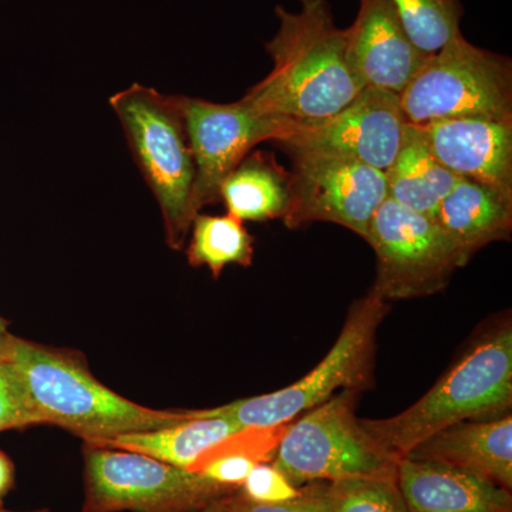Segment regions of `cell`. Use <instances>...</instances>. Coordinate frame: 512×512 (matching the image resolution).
Returning a JSON list of instances; mask_svg holds the SVG:
<instances>
[{"instance_id": "cell-3", "label": "cell", "mask_w": 512, "mask_h": 512, "mask_svg": "<svg viewBox=\"0 0 512 512\" xmlns=\"http://www.w3.org/2000/svg\"><path fill=\"white\" fill-rule=\"evenodd\" d=\"M512 326L510 316L478 330L463 355L413 406L393 417L359 419L363 429L400 460L420 441L466 420H493L511 413Z\"/></svg>"}, {"instance_id": "cell-26", "label": "cell", "mask_w": 512, "mask_h": 512, "mask_svg": "<svg viewBox=\"0 0 512 512\" xmlns=\"http://www.w3.org/2000/svg\"><path fill=\"white\" fill-rule=\"evenodd\" d=\"M35 424L36 421L13 382L12 376L0 362V433L35 426Z\"/></svg>"}, {"instance_id": "cell-6", "label": "cell", "mask_w": 512, "mask_h": 512, "mask_svg": "<svg viewBox=\"0 0 512 512\" xmlns=\"http://www.w3.org/2000/svg\"><path fill=\"white\" fill-rule=\"evenodd\" d=\"M400 106L414 126L444 119L512 121L511 59L461 33L427 56L400 94Z\"/></svg>"}, {"instance_id": "cell-1", "label": "cell", "mask_w": 512, "mask_h": 512, "mask_svg": "<svg viewBox=\"0 0 512 512\" xmlns=\"http://www.w3.org/2000/svg\"><path fill=\"white\" fill-rule=\"evenodd\" d=\"M0 362L8 369L36 424H53L96 446L113 437L144 433L188 420L130 402L111 392L72 353L37 345L6 333Z\"/></svg>"}, {"instance_id": "cell-31", "label": "cell", "mask_w": 512, "mask_h": 512, "mask_svg": "<svg viewBox=\"0 0 512 512\" xmlns=\"http://www.w3.org/2000/svg\"><path fill=\"white\" fill-rule=\"evenodd\" d=\"M8 323L5 322V319L0 316V340L5 338L6 333H8Z\"/></svg>"}, {"instance_id": "cell-32", "label": "cell", "mask_w": 512, "mask_h": 512, "mask_svg": "<svg viewBox=\"0 0 512 512\" xmlns=\"http://www.w3.org/2000/svg\"><path fill=\"white\" fill-rule=\"evenodd\" d=\"M0 512H16V511H9V510H5V508H3V507H0ZM30 512H49V511L40 510V511H30Z\"/></svg>"}, {"instance_id": "cell-20", "label": "cell", "mask_w": 512, "mask_h": 512, "mask_svg": "<svg viewBox=\"0 0 512 512\" xmlns=\"http://www.w3.org/2000/svg\"><path fill=\"white\" fill-rule=\"evenodd\" d=\"M288 175L265 153L248 154L224 178L220 201L241 221L284 218L288 207Z\"/></svg>"}, {"instance_id": "cell-19", "label": "cell", "mask_w": 512, "mask_h": 512, "mask_svg": "<svg viewBox=\"0 0 512 512\" xmlns=\"http://www.w3.org/2000/svg\"><path fill=\"white\" fill-rule=\"evenodd\" d=\"M239 429L242 426L237 421L224 417L188 416V420L174 426L144 433L123 434L96 444V447L133 451L190 471L205 451Z\"/></svg>"}, {"instance_id": "cell-8", "label": "cell", "mask_w": 512, "mask_h": 512, "mask_svg": "<svg viewBox=\"0 0 512 512\" xmlns=\"http://www.w3.org/2000/svg\"><path fill=\"white\" fill-rule=\"evenodd\" d=\"M238 488L144 454L84 446L83 512H197Z\"/></svg>"}, {"instance_id": "cell-30", "label": "cell", "mask_w": 512, "mask_h": 512, "mask_svg": "<svg viewBox=\"0 0 512 512\" xmlns=\"http://www.w3.org/2000/svg\"><path fill=\"white\" fill-rule=\"evenodd\" d=\"M15 485V466L12 460L0 450V507H3V500L10 493Z\"/></svg>"}, {"instance_id": "cell-24", "label": "cell", "mask_w": 512, "mask_h": 512, "mask_svg": "<svg viewBox=\"0 0 512 512\" xmlns=\"http://www.w3.org/2000/svg\"><path fill=\"white\" fill-rule=\"evenodd\" d=\"M288 424L269 427H242L227 439L215 444L191 467L192 473H201L208 464L221 457L244 456L256 463H271L274 460L279 441L284 436Z\"/></svg>"}, {"instance_id": "cell-15", "label": "cell", "mask_w": 512, "mask_h": 512, "mask_svg": "<svg viewBox=\"0 0 512 512\" xmlns=\"http://www.w3.org/2000/svg\"><path fill=\"white\" fill-rule=\"evenodd\" d=\"M397 485L407 512H512L510 490L436 461L400 458Z\"/></svg>"}, {"instance_id": "cell-28", "label": "cell", "mask_w": 512, "mask_h": 512, "mask_svg": "<svg viewBox=\"0 0 512 512\" xmlns=\"http://www.w3.org/2000/svg\"><path fill=\"white\" fill-rule=\"evenodd\" d=\"M256 464L258 463L249 457H221L208 464V466L201 471V474L215 481V483L231 485V487H241Z\"/></svg>"}, {"instance_id": "cell-21", "label": "cell", "mask_w": 512, "mask_h": 512, "mask_svg": "<svg viewBox=\"0 0 512 512\" xmlns=\"http://www.w3.org/2000/svg\"><path fill=\"white\" fill-rule=\"evenodd\" d=\"M187 248L188 264L207 266L215 279L228 265L249 266L254 261L255 239L244 221L231 214H197L192 220Z\"/></svg>"}, {"instance_id": "cell-23", "label": "cell", "mask_w": 512, "mask_h": 512, "mask_svg": "<svg viewBox=\"0 0 512 512\" xmlns=\"http://www.w3.org/2000/svg\"><path fill=\"white\" fill-rule=\"evenodd\" d=\"M332 512H407L396 477H353L329 483Z\"/></svg>"}, {"instance_id": "cell-11", "label": "cell", "mask_w": 512, "mask_h": 512, "mask_svg": "<svg viewBox=\"0 0 512 512\" xmlns=\"http://www.w3.org/2000/svg\"><path fill=\"white\" fill-rule=\"evenodd\" d=\"M288 228L332 222L366 239L370 221L387 198L386 173L370 165L332 156L292 157Z\"/></svg>"}, {"instance_id": "cell-13", "label": "cell", "mask_w": 512, "mask_h": 512, "mask_svg": "<svg viewBox=\"0 0 512 512\" xmlns=\"http://www.w3.org/2000/svg\"><path fill=\"white\" fill-rule=\"evenodd\" d=\"M345 39L346 59L357 79L399 96L429 56L407 35L390 0H359Z\"/></svg>"}, {"instance_id": "cell-12", "label": "cell", "mask_w": 512, "mask_h": 512, "mask_svg": "<svg viewBox=\"0 0 512 512\" xmlns=\"http://www.w3.org/2000/svg\"><path fill=\"white\" fill-rule=\"evenodd\" d=\"M183 110L195 163L192 211L220 201L224 178L252 148L274 141L288 121L264 116L247 100L220 104L195 97L177 96Z\"/></svg>"}, {"instance_id": "cell-2", "label": "cell", "mask_w": 512, "mask_h": 512, "mask_svg": "<svg viewBox=\"0 0 512 512\" xmlns=\"http://www.w3.org/2000/svg\"><path fill=\"white\" fill-rule=\"evenodd\" d=\"M298 12L276 6V35L265 43L274 67L244 99L264 116L285 121L325 119L359 96L365 84L346 59L345 29L328 0H299Z\"/></svg>"}, {"instance_id": "cell-9", "label": "cell", "mask_w": 512, "mask_h": 512, "mask_svg": "<svg viewBox=\"0 0 512 512\" xmlns=\"http://www.w3.org/2000/svg\"><path fill=\"white\" fill-rule=\"evenodd\" d=\"M366 241L377 258L376 281L370 291L386 302L439 293L463 268L456 249L433 218L389 197L373 215Z\"/></svg>"}, {"instance_id": "cell-16", "label": "cell", "mask_w": 512, "mask_h": 512, "mask_svg": "<svg viewBox=\"0 0 512 512\" xmlns=\"http://www.w3.org/2000/svg\"><path fill=\"white\" fill-rule=\"evenodd\" d=\"M404 457L460 468L512 490V416L466 420L420 441Z\"/></svg>"}, {"instance_id": "cell-4", "label": "cell", "mask_w": 512, "mask_h": 512, "mask_svg": "<svg viewBox=\"0 0 512 512\" xmlns=\"http://www.w3.org/2000/svg\"><path fill=\"white\" fill-rule=\"evenodd\" d=\"M109 104L138 170L156 198L165 242L173 251H181L195 218V163L177 96L134 83L113 94Z\"/></svg>"}, {"instance_id": "cell-25", "label": "cell", "mask_w": 512, "mask_h": 512, "mask_svg": "<svg viewBox=\"0 0 512 512\" xmlns=\"http://www.w3.org/2000/svg\"><path fill=\"white\" fill-rule=\"evenodd\" d=\"M241 488L255 504L284 503L299 494V488L293 487L272 463L256 464Z\"/></svg>"}, {"instance_id": "cell-27", "label": "cell", "mask_w": 512, "mask_h": 512, "mask_svg": "<svg viewBox=\"0 0 512 512\" xmlns=\"http://www.w3.org/2000/svg\"><path fill=\"white\" fill-rule=\"evenodd\" d=\"M247 512H332L329 483L315 481L299 487L292 500L275 504H252Z\"/></svg>"}, {"instance_id": "cell-18", "label": "cell", "mask_w": 512, "mask_h": 512, "mask_svg": "<svg viewBox=\"0 0 512 512\" xmlns=\"http://www.w3.org/2000/svg\"><path fill=\"white\" fill-rule=\"evenodd\" d=\"M458 180L433 156L420 126L407 123L399 151L386 171L387 197L431 218Z\"/></svg>"}, {"instance_id": "cell-17", "label": "cell", "mask_w": 512, "mask_h": 512, "mask_svg": "<svg viewBox=\"0 0 512 512\" xmlns=\"http://www.w3.org/2000/svg\"><path fill=\"white\" fill-rule=\"evenodd\" d=\"M431 218L453 244L461 265L466 266L480 249L510 239L512 201L460 177Z\"/></svg>"}, {"instance_id": "cell-10", "label": "cell", "mask_w": 512, "mask_h": 512, "mask_svg": "<svg viewBox=\"0 0 512 512\" xmlns=\"http://www.w3.org/2000/svg\"><path fill=\"white\" fill-rule=\"evenodd\" d=\"M399 94L365 87L345 109L312 121H288L272 143L289 156L349 158L386 173L406 128Z\"/></svg>"}, {"instance_id": "cell-29", "label": "cell", "mask_w": 512, "mask_h": 512, "mask_svg": "<svg viewBox=\"0 0 512 512\" xmlns=\"http://www.w3.org/2000/svg\"><path fill=\"white\" fill-rule=\"evenodd\" d=\"M252 504L255 503L249 500L242 488H238L235 493L218 498L214 503L197 512H247Z\"/></svg>"}, {"instance_id": "cell-5", "label": "cell", "mask_w": 512, "mask_h": 512, "mask_svg": "<svg viewBox=\"0 0 512 512\" xmlns=\"http://www.w3.org/2000/svg\"><path fill=\"white\" fill-rule=\"evenodd\" d=\"M389 302L369 291L350 306L335 345L315 369L278 392L214 407L187 410L190 417H224L242 427L291 423L296 416L335 396L336 390L369 389L373 382L376 333L389 313Z\"/></svg>"}, {"instance_id": "cell-14", "label": "cell", "mask_w": 512, "mask_h": 512, "mask_svg": "<svg viewBox=\"0 0 512 512\" xmlns=\"http://www.w3.org/2000/svg\"><path fill=\"white\" fill-rule=\"evenodd\" d=\"M420 128L448 171L512 201V121L444 119Z\"/></svg>"}, {"instance_id": "cell-22", "label": "cell", "mask_w": 512, "mask_h": 512, "mask_svg": "<svg viewBox=\"0 0 512 512\" xmlns=\"http://www.w3.org/2000/svg\"><path fill=\"white\" fill-rule=\"evenodd\" d=\"M404 29L421 52L431 55L461 35V0H390Z\"/></svg>"}, {"instance_id": "cell-7", "label": "cell", "mask_w": 512, "mask_h": 512, "mask_svg": "<svg viewBox=\"0 0 512 512\" xmlns=\"http://www.w3.org/2000/svg\"><path fill=\"white\" fill-rule=\"evenodd\" d=\"M357 394L342 390L288 424L271 463L293 487L397 476L399 460L389 456L356 417Z\"/></svg>"}]
</instances>
